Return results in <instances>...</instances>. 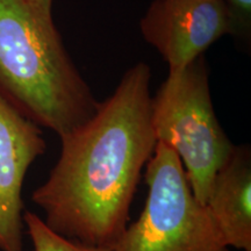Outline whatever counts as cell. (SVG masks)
I'll return each mask as SVG.
<instances>
[{
	"instance_id": "6da1fadb",
	"label": "cell",
	"mask_w": 251,
	"mask_h": 251,
	"mask_svg": "<svg viewBox=\"0 0 251 251\" xmlns=\"http://www.w3.org/2000/svg\"><path fill=\"white\" fill-rule=\"evenodd\" d=\"M150 78L146 63L128 69L93 118L61 137L57 163L31 194L54 233L112 249L129 225L131 202L157 144Z\"/></svg>"
},
{
	"instance_id": "7a4b0ae2",
	"label": "cell",
	"mask_w": 251,
	"mask_h": 251,
	"mask_svg": "<svg viewBox=\"0 0 251 251\" xmlns=\"http://www.w3.org/2000/svg\"><path fill=\"white\" fill-rule=\"evenodd\" d=\"M0 94L59 139L99 107L57 28L40 20L25 0H0Z\"/></svg>"
},
{
	"instance_id": "3957f363",
	"label": "cell",
	"mask_w": 251,
	"mask_h": 251,
	"mask_svg": "<svg viewBox=\"0 0 251 251\" xmlns=\"http://www.w3.org/2000/svg\"><path fill=\"white\" fill-rule=\"evenodd\" d=\"M151 121L157 141L175 150L194 197L205 206L216 172L236 146L215 115L203 55L159 86L151 98Z\"/></svg>"
},
{
	"instance_id": "277c9868",
	"label": "cell",
	"mask_w": 251,
	"mask_h": 251,
	"mask_svg": "<svg viewBox=\"0 0 251 251\" xmlns=\"http://www.w3.org/2000/svg\"><path fill=\"white\" fill-rule=\"evenodd\" d=\"M148 197L112 251H230L194 197L177 153L157 141L146 165Z\"/></svg>"
},
{
	"instance_id": "5b68a950",
	"label": "cell",
	"mask_w": 251,
	"mask_h": 251,
	"mask_svg": "<svg viewBox=\"0 0 251 251\" xmlns=\"http://www.w3.org/2000/svg\"><path fill=\"white\" fill-rule=\"evenodd\" d=\"M140 29L168 63L169 75L180 72L225 35L235 37L224 0H153Z\"/></svg>"
},
{
	"instance_id": "8992f818",
	"label": "cell",
	"mask_w": 251,
	"mask_h": 251,
	"mask_svg": "<svg viewBox=\"0 0 251 251\" xmlns=\"http://www.w3.org/2000/svg\"><path fill=\"white\" fill-rule=\"evenodd\" d=\"M40 127L0 94V250H24L23 187L28 169L46 152Z\"/></svg>"
},
{
	"instance_id": "52a82bcc",
	"label": "cell",
	"mask_w": 251,
	"mask_h": 251,
	"mask_svg": "<svg viewBox=\"0 0 251 251\" xmlns=\"http://www.w3.org/2000/svg\"><path fill=\"white\" fill-rule=\"evenodd\" d=\"M206 209L229 248L251 251V150L247 144L234 152L212 183Z\"/></svg>"
},
{
	"instance_id": "ba28073f",
	"label": "cell",
	"mask_w": 251,
	"mask_h": 251,
	"mask_svg": "<svg viewBox=\"0 0 251 251\" xmlns=\"http://www.w3.org/2000/svg\"><path fill=\"white\" fill-rule=\"evenodd\" d=\"M24 224L27 227V234L33 243L34 251H112L108 248L86 246L68 240L54 233L34 213H24Z\"/></svg>"
},
{
	"instance_id": "9c48e42d",
	"label": "cell",
	"mask_w": 251,
	"mask_h": 251,
	"mask_svg": "<svg viewBox=\"0 0 251 251\" xmlns=\"http://www.w3.org/2000/svg\"><path fill=\"white\" fill-rule=\"evenodd\" d=\"M235 26V37L247 41L251 30V0H224Z\"/></svg>"
},
{
	"instance_id": "30bf717a",
	"label": "cell",
	"mask_w": 251,
	"mask_h": 251,
	"mask_svg": "<svg viewBox=\"0 0 251 251\" xmlns=\"http://www.w3.org/2000/svg\"><path fill=\"white\" fill-rule=\"evenodd\" d=\"M34 13L49 26H55L52 20V0H25Z\"/></svg>"
}]
</instances>
